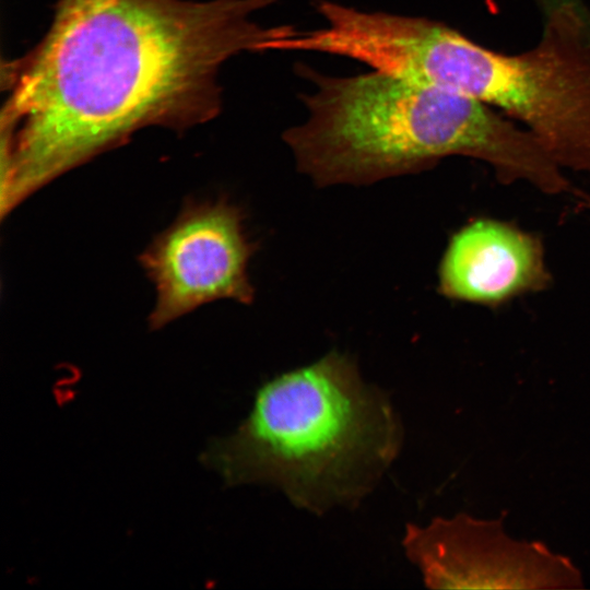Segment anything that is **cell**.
Here are the masks:
<instances>
[{
  "label": "cell",
  "mask_w": 590,
  "mask_h": 590,
  "mask_svg": "<svg viewBox=\"0 0 590 590\" xmlns=\"http://www.w3.org/2000/svg\"><path fill=\"white\" fill-rule=\"evenodd\" d=\"M274 1L62 0L3 108L1 213L141 127L214 115L220 66L295 33L253 20Z\"/></svg>",
  "instance_id": "6da1fadb"
},
{
  "label": "cell",
  "mask_w": 590,
  "mask_h": 590,
  "mask_svg": "<svg viewBox=\"0 0 590 590\" xmlns=\"http://www.w3.org/2000/svg\"><path fill=\"white\" fill-rule=\"evenodd\" d=\"M253 251L237 206L224 200L187 204L140 258L156 294L150 327L217 299L252 302L247 267Z\"/></svg>",
  "instance_id": "5b68a950"
},
{
  "label": "cell",
  "mask_w": 590,
  "mask_h": 590,
  "mask_svg": "<svg viewBox=\"0 0 590 590\" xmlns=\"http://www.w3.org/2000/svg\"><path fill=\"white\" fill-rule=\"evenodd\" d=\"M403 428L386 393L347 355L264 382L234 433L209 442L202 463L226 485H271L322 515L356 506L401 450Z\"/></svg>",
  "instance_id": "3957f363"
},
{
  "label": "cell",
  "mask_w": 590,
  "mask_h": 590,
  "mask_svg": "<svg viewBox=\"0 0 590 590\" xmlns=\"http://www.w3.org/2000/svg\"><path fill=\"white\" fill-rule=\"evenodd\" d=\"M298 73L307 119L283 139L298 169L319 186L370 184L462 155L489 164L499 180L547 193L566 186L560 166L527 129L468 95L376 71L352 76Z\"/></svg>",
  "instance_id": "7a4b0ae2"
},
{
  "label": "cell",
  "mask_w": 590,
  "mask_h": 590,
  "mask_svg": "<svg viewBox=\"0 0 590 590\" xmlns=\"http://www.w3.org/2000/svg\"><path fill=\"white\" fill-rule=\"evenodd\" d=\"M545 15L566 5H585L580 0H535Z\"/></svg>",
  "instance_id": "ba28073f"
},
{
  "label": "cell",
  "mask_w": 590,
  "mask_h": 590,
  "mask_svg": "<svg viewBox=\"0 0 590 590\" xmlns=\"http://www.w3.org/2000/svg\"><path fill=\"white\" fill-rule=\"evenodd\" d=\"M550 283L539 238L516 226L477 219L457 232L439 268V292L448 298L497 305Z\"/></svg>",
  "instance_id": "52a82bcc"
},
{
  "label": "cell",
  "mask_w": 590,
  "mask_h": 590,
  "mask_svg": "<svg viewBox=\"0 0 590 590\" xmlns=\"http://www.w3.org/2000/svg\"><path fill=\"white\" fill-rule=\"evenodd\" d=\"M545 17L539 43L515 55L436 21L421 74L520 121L560 167L590 173V12L566 5Z\"/></svg>",
  "instance_id": "277c9868"
},
{
  "label": "cell",
  "mask_w": 590,
  "mask_h": 590,
  "mask_svg": "<svg viewBox=\"0 0 590 590\" xmlns=\"http://www.w3.org/2000/svg\"><path fill=\"white\" fill-rule=\"evenodd\" d=\"M405 555L429 588L581 589L583 577L567 556L538 541L517 540L503 519L468 514L409 523Z\"/></svg>",
  "instance_id": "8992f818"
}]
</instances>
